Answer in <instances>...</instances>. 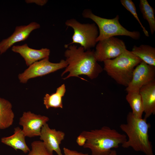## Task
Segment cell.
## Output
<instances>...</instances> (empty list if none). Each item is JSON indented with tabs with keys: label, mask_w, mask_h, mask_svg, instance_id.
I'll return each instance as SVG.
<instances>
[{
	"label": "cell",
	"mask_w": 155,
	"mask_h": 155,
	"mask_svg": "<svg viewBox=\"0 0 155 155\" xmlns=\"http://www.w3.org/2000/svg\"><path fill=\"white\" fill-rule=\"evenodd\" d=\"M120 2L122 5L130 12L138 22L145 36L147 37L149 36L148 32L143 26L138 17L135 6L134 3L131 0H121Z\"/></svg>",
	"instance_id": "7402d4cb"
},
{
	"label": "cell",
	"mask_w": 155,
	"mask_h": 155,
	"mask_svg": "<svg viewBox=\"0 0 155 155\" xmlns=\"http://www.w3.org/2000/svg\"><path fill=\"white\" fill-rule=\"evenodd\" d=\"M142 61L127 49L116 57L104 61L103 70L118 84L127 87L135 68Z\"/></svg>",
	"instance_id": "277c9868"
},
{
	"label": "cell",
	"mask_w": 155,
	"mask_h": 155,
	"mask_svg": "<svg viewBox=\"0 0 155 155\" xmlns=\"http://www.w3.org/2000/svg\"><path fill=\"white\" fill-rule=\"evenodd\" d=\"M86 141L83 147L89 149L91 155H108L127 140L126 135L104 126L99 129L83 131L80 134Z\"/></svg>",
	"instance_id": "3957f363"
},
{
	"label": "cell",
	"mask_w": 155,
	"mask_h": 155,
	"mask_svg": "<svg viewBox=\"0 0 155 155\" xmlns=\"http://www.w3.org/2000/svg\"><path fill=\"white\" fill-rule=\"evenodd\" d=\"M9 101L0 98V129L8 128L13 124L15 115Z\"/></svg>",
	"instance_id": "2e32d148"
},
{
	"label": "cell",
	"mask_w": 155,
	"mask_h": 155,
	"mask_svg": "<svg viewBox=\"0 0 155 155\" xmlns=\"http://www.w3.org/2000/svg\"><path fill=\"white\" fill-rule=\"evenodd\" d=\"M126 50L122 40L112 37L98 41L94 54L98 61L104 62L116 57Z\"/></svg>",
	"instance_id": "ba28073f"
},
{
	"label": "cell",
	"mask_w": 155,
	"mask_h": 155,
	"mask_svg": "<svg viewBox=\"0 0 155 155\" xmlns=\"http://www.w3.org/2000/svg\"><path fill=\"white\" fill-rule=\"evenodd\" d=\"M65 48H67L64 53L67 65L61 76L67 72L69 73L63 80L72 77L80 78L79 75H86L92 80L97 78L103 71L97 62L94 50L85 51L83 47L74 44Z\"/></svg>",
	"instance_id": "6da1fadb"
},
{
	"label": "cell",
	"mask_w": 155,
	"mask_h": 155,
	"mask_svg": "<svg viewBox=\"0 0 155 155\" xmlns=\"http://www.w3.org/2000/svg\"><path fill=\"white\" fill-rule=\"evenodd\" d=\"M66 92L64 84H63L57 89L55 93L49 94H46L43 98V103L47 109L50 108H63L62 97Z\"/></svg>",
	"instance_id": "ac0fdd59"
},
{
	"label": "cell",
	"mask_w": 155,
	"mask_h": 155,
	"mask_svg": "<svg viewBox=\"0 0 155 155\" xmlns=\"http://www.w3.org/2000/svg\"><path fill=\"white\" fill-rule=\"evenodd\" d=\"M108 155H117L116 151L114 150H112Z\"/></svg>",
	"instance_id": "484cf974"
},
{
	"label": "cell",
	"mask_w": 155,
	"mask_h": 155,
	"mask_svg": "<svg viewBox=\"0 0 155 155\" xmlns=\"http://www.w3.org/2000/svg\"><path fill=\"white\" fill-rule=\"evenodd\" d=\"M49 57L36 61L29 66L18 75L20 82L26 83L30 79L42 76L65 68L67 65L65 60L62 59L58 63H53L49 60Z\"/></svg>",
	"instance_id": "52a82bcc"
},
{
	"label": "cell",
	"mask_w": 155,
	"mask_h": 155,
	"mask_svg": "<svg viewBox=\"0 0 155 155\" xmlns=\"http://www.w3.org/2000/svg\"><path fill=\"white\" fill-rule=\"evenodd\" d=\"M65 24L72 28L74 33L72 41L65 45V47L74 44H78L86 51L95 46L99 33L98 28L95 24H82L72 18L67 20Z\"/></svg>",
	"instance_id": "8992f818"
},
{
	"label": "cell",
	"mask_w": 155,
	"mask_h": 155,
	"mask_svg": "<svg viewBox=\"0 0 155 155\" xmlns=\"http://www.w3.org/2000/svg\"><path fill=\"white\" fill-rule=\"evenodd\" d=\"M11 50L13 52L20 55L28 66L38 60L49 57L50 53V50L48 49H34L29 47L26 43L22 45H13Z\"/></svg>",
	"instance_id": "4fadbf2b"
},
{
	"label": "cell",
	"mask_w": 155,
	"mask_h": 155,
	"mask_svg": "<svg viewBox=\"0 0 155 155\" xmlns=\"http://www.w3.org/2000/svg\"><path fill=\"white\" fill-rule=\"evenodd\" d=\"M65 133L62 131L51 129L47 123L42 127L40 139L50 152H56L57 155H63L60 145L65 138Z\"/></svg>",
	"instance_id": "8fae6325"
},
{
	"label": "cell",
	"mask_w": 155,
	"mask_h": 155,
	"mask_svg": "<svg viewBox=\"0 0 155 155\" xmlns=\"http://www.w3.org/2000/svg\"><path fill=\"white\" fill-rule=\"evenodd\" d=\"M86 141V140L85 138L80 134L77 137L76 139V142L77 144L80 146H83Z\"/></svg>",
	"instance_id": "d4e9b609"
},
{
	"label": "cell",
	"mask_w": 155,
	"mask_h": 155,
	"mask_svg": "<svg viewBox=\"0 0 155 155\" xmlns=\"http://www.w3.org/2000/svg\"><path fill=\"white\" fill-rule=\"evenodd\" d=\"M40 27V24L36 22L27 25L16 26L11 35L0 42V54L5 52L15 44L26 40L33 31Z\"/></svg>",
	"instance_id": "7c38bea8"
},
{
	"label": "cell",
	"mask_w": 155,
	"mask_h": 155,
	"mask_svg": "<svg viewBox=\"0 0 155 155\" xmlns=\"http://www.w3.org/2000/svg\"><path fill=\"white\" fill-rule=\"evenodd\" d=\"M48 2L47 0H26L25 2L27 3H34L37 5L43 6L45 5Z\"/></svg>",
	"instance_id": "cb8c5ba5"
},
{
	"label": "cell",
	"mask_w": 155,
	"mask_h": 155,
	"mask_svg": "<svg viewBox=\"0 0 155 155\" xmlns=\"http://www.w3.org/2000/svg\"><path fill=\"white\" fill-rule=\"evenodd\" d=\"M31 146V150L27 155H54L48 150L42 141H33Z\"/></svg>",
	"instance_id": "44dd1931"
},
{
	"label": "cell",
	"mask_w": 155,
	"mask_h": 155,
	"mask_svg": "<svg viewBox=\"0 0 155 155\" xmlns=\"http://www.w3.org/2000/svg\"><path fill=\"white\" fill-rule=\"evenodd\" d=\"M139 7L143 18L148 22L151 33L153 34L155 31V10L146 0H140Z\"/></svg>",
	"instance_id": "ffe728a7"
},
{
	"label": "cell",
	"mask_w": 155,
	"mask_h": 155,
	"mask_svg": "<svg viewBox=\"0 0 155 155\" xmlns=\"http://www.w3.org/2000/svg\"><path fill=\"white\" fill-rule=\"evenodd\" d=\"M150 127L146 119L137 117L131 112H129L127 115L126 123L119 126L128 137L122 146L124 148H131L134 151L141 152L146 155H154L148 135Z\"/></svg>",
	"instance_id": "7a4b0ae2"
},
{
	"label": "cell",
	"mask_w": 155,
	"mask_h": 155,
	"mask_svg": "<svg viewBox=\"0 0 155 155\" xmlns=\"http://www.w3.org/2000/svg\"><path fill=\"white\" fill-rule=\"evenodd\" d=\"M155 66L142 61L135 68L131 80L126 87L127 92L139 91L143 86L155 80Z\"/></svg>",
	"instance_id": "9c48e42d"
},
{
	"label": "cell",
	"mask_w": 155,
	"mask_h": 155,
	"mask_svg": "<svg viewBox=\"0 0 155 155\" xmlns=\"http://www.w3.org/2000/svg\"><path fill=\"white\" fill-rule=\"evenodd\" d=\"M64 155H88V153L79 152L77 151L70 149L66 147L63 148Z\"/></svg>",
	"instance_id": "603a6c76"
},
{
	"label": "cell",
	"mask_w": 155,
	"mask_h": 155,
	"mask_svg": "<svg viewBox=\"0 0 155 155\" xmlns=\"http://www.w3.org/2000/svg\"><path fill=\"white\" fill-rule=\"evenodd\" d=\"M82 15L84 18L92 20L98 26L99 33L96 39L97 42L117 36H127L135 40L138 39L140 37L139 32L129 31L121 25L119 21L118 15L113 19H106L95 15L90 9H87L84 10Z\"/></svg>",
	"instance_id": "5b68a950"
},
{
	"label": "cell",
	"mask_w": 155,
	"mask_h": 155,
	"mask_svg": "<svg viewBox=\"0 0 155 155\" xmlns=\"http://www.w3.org/2000/svg\"><path fill=\"white\" fill-rule=\"evenodd\" d=\"M25 137L22 129L18 127L14 128V133L12 135L2 137L1 142L16 151L19 150L24 153H26L30 150L26 143Z\"/></svg>",
	"instance_id": "9a60e30c"
},
{
	"label": "cell",
	"mask_w": 155,
	"mask_h": 155,
	"mask_svg": "<svg viewBox=\"0 0 155 155\" xmlns=\"http://www.w3.org/2000/svg\"><path fill=\"white\" fill-rule=\"evenodd\" d=\"M135 56L147 64L155 66V48L150 45H134L131 51Z\"/></svg>",
	"instance_id": "e0dca14e"
},
{
	"label": "cell",
	"mask_w": 155,
	"mask_h": 155,
	"mask_svg": "<svg viewBox=\"0 0 155 155\" xmlns=\"http://www.w3.org/2000/svg\"><path fill=\"white\" fill-rule=\"evenodd\" d=\"M126 99L131 108L133 114L138 118H142L144 108L141 96L139 91L127 92Z\"/></svg>",
	"instance_id": "d6986e66"
},
{
	"label": "cell",
	"mask_w": 155,
	"mask_h": 155,
	"mask_svg": "<svg viewBox=\"0 0 155 155\" xmlns=\"http://www.w3.org/2000/svg\"><path fill=\"white\" fill-rule=\"evenodd\" d=\"M49 120L47 116L28 111L23 112L19 123L23 127L22 130L25 136L32 137L40 136L42 127Z\"/></svg>",
	"instance_id": "30bf717a"
},
{
	"label": "cell",
	"mask_w": 155,
	"mask_h": 155,
	"mask_svg": "<svg viewBox=\"0 0 155 155\" xmlns=\"http://www.w3.org/2000/svg\"><path fill=\"white\" fill-rule=\"evenodd\" d=\"M139 92L145 113L144 118L147 119L155 114V80L142 86Z\"/></svg>",
	"instance_id": "5bb4252c"
}]
</instances>
